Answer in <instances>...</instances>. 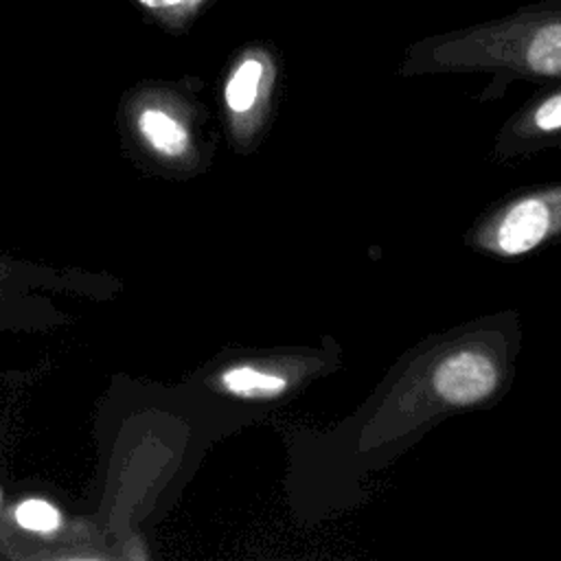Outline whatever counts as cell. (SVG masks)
Here are the masks:
<instances>
[{
	"label": "cell",
	"instance_id": "1",
	"mask_svg": "<svg viewBox=\"0 0 561 561\" xmlns=\"http://www.w3.org/2000/svg\"><path fill=\"white\" fill-rule=\"evenodd\" d=\"M519 311L506 309L421 337L337 423L283 427L285 504L300 528L362 508L373 478L451 416L502 403L517 377Z\"/></svg>",
	"mask_w": 561,
	"mask_h": 561
},
{
	"label": "cell",
	"instance_id": "2",
	"mask_svg": "<svg viewBox=\"0 0 561 561\" xmlns=\"http://www.w3.org/2000/svg\"><path fill=\"white\" fill-rule=\"evenodd\" d=\"M397 75H489L482 103L497 101L515 81L561 79V0H541L502 18L421 37L405 46Z\"/></svg>",
	"mask_w": 561,
	"mask_h": 561
},
{
	"label": "cell",
	"instance_id": "3",
	"mask_svg": "<svg viewBox=\"0 0 561 561\" xmlns=\"http://www.w3.org/2000/svg\"><path fill=\"white\" fill-rule=\"evenodd\" d=\"M340 368V342L333 335H320L318 344H287L239 353L213 373L208 388L265 412L294 401L311 383Z\"/></svg>",
	"mask_w": 561,
	"mask_h": 561
},
{
	"label": "cell",
	"instance_id": "4",
	"mask_svg": "<svg viewBox=\"0 0 561 561\" xmlns=\"http://www.w3.org/2000/svg\"><path fill=\"white\" fill-rule=\"evenodd\" d=\"M561 241V180L511 191L484 208L465 243L489 259L515 261Z\"/></svg>",
	"mask_w": 561,
	"mask_h": 561
},
{
	"label": "cell",
	"instance_id": "5",
	"mask_svg": "<svg viewBox=\"0 0 561 561\" xmlns=\"http://www.w3.org/2000/svg\"><path fill=\"white\" fill-rule=\"evenodd\" d=\"M280 72L283 61L270 44H250L232 61L224 79L221 101L230 134L241 151H250L263 140L274 118Z\"/></svg>",
	"mask_w": 561,
	"mask_h": 561
},
{
	"label": "cell",
	"instance_id": "6",
	"mask_svg": "<svg viewBox=\"0 0 561 561\" xmlns=\"http://www.w3.org/2000/svg\"><path fill=\"white\" fill-rule=\"evenodd\" d=\"M561 147V79L526 99L495 131L493 162L522 160Z\"/></svg>",
	"mask_w": 561,
	"mask_h": 561
},
{
	"label": "cell",
	"instance_id": "7",
	"mask_svg": "<svg viewBox=\"0 0 561 561\" xmlns=\"http://www.w3.org/2000/svg\"><path fill=\"white\" fill-rule=\"evenodd\" d=\"M138 131L162 158H184L193 149V134L188 125L160 107H147L138 116Z\"/></svg>",
	"mask_w": 561,
	"mask_h": 561
},
{
	"label": "cell",
	"instance_id": "8",
	"mask_svg": "<svg viewBox=\"0 0 561 561\" xmlns=\"http://www.w3.org/2000/svg\"><path fill=\"white\" fill-rule=\"evenodd\" d=\"M15 519L33 533H53L59 528V511L44 500H24L15 508Z\"/></svg>",
	"mask_w": 561,
	"mask_h": 561
},
{
	"label": "cell",
	"instance_id": "9",
	"mask_svg": "<svg viewBox=\"0 0 561 561\" xmlns=\"http://www.w3.org/2000/svg\"><path fill=\"white\" fill-rule=\"evenodd\" d=\"M149 9H169V11H195L204 0H138Z\"/></svg>",
	"mask_w": 561,
	"mask_h": 561
}]
</instances>
